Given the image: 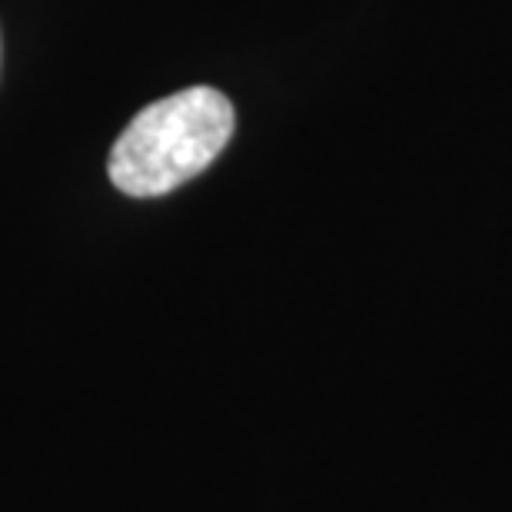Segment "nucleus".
Segmentation results:
<instances>
[{
    "label": "nucleus",
    "instance_id": "1",
    "mask_svg": "<svg viewBox=\"0 0 512 512\" xmlns=\"http://www.w3.org/2000/svg\"><path fill=\"white\" fill-rule=\"evenodd\" d=\"M230 133L233 107L220 90H180L130 120L110 153V180L127 197H163L207 170Z\"/></svg>",
    "mask_w": 512,
    "mask_h": 512
}]
</instances>
